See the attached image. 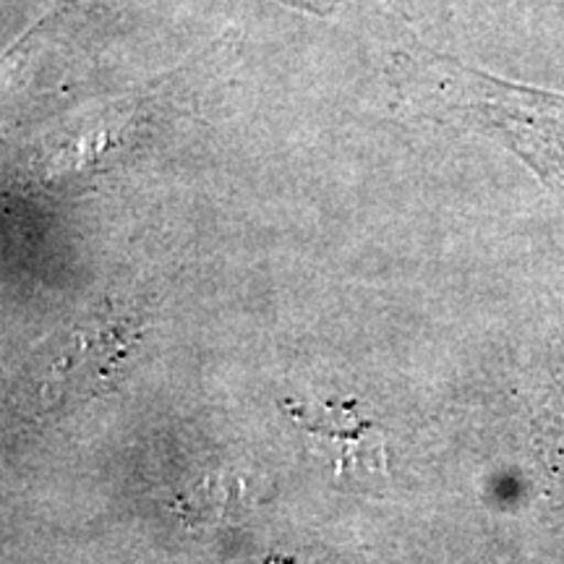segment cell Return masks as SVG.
I'll use <instances>...</instances> for the list:
<instances>
[{
    "mask_svg": "<svg viewBox=\"0 0 564 564\" xmlns=\"http://www.w3.org/2000/svg\"><path fill=\"white\" fill-rule=\"evenodd\" d=\"M141 337V314L121 303L105 301L70 324L68 333L51 343L42 377L47 403H68L100 394L121 373Z\"/></svg>",
    "mask_w": 564,
    "mask_h": 564,
    "instance_id": "7a4b0ae2",
    "label": "cell"
},
{
    "mask_svg": "<svg viewBox=\"0 0 564 564\" xmlns=\"http://www.w3.org/2000/svg\"><path fill=\"white\" fill-rule=\"evenodd\" d=\"M421 68L449 110L502 137L564 207V95L497 79L442 55H429Z\"/></svg>",
    "mask_w": 564,
    "mask_h": 564,
    "instance_id": "6da1fadb",
    "label": "cell"
}]
</instances>
